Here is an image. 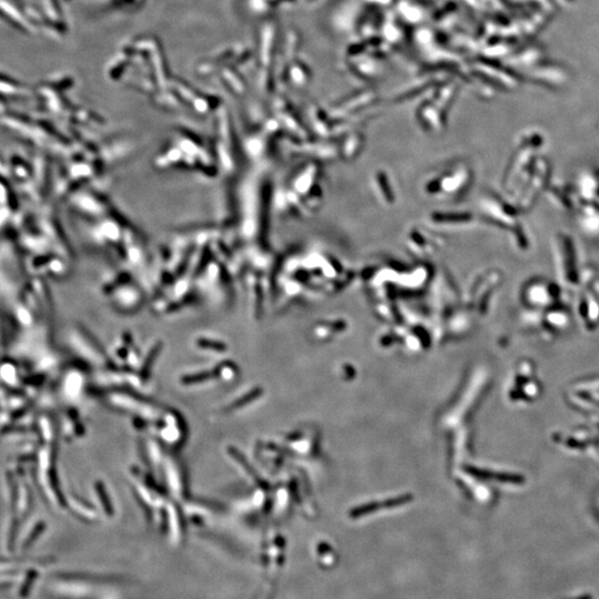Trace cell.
<instances>
[{
	"label": "cell",
	"instance_id": "8",
	"mask_svg": "<svg viewBox=\"0 0 599 599\" xmlns=\"http://www.w3.org/2000/svg\"><path fill=\"white\" fill-rule=\"evenodd\" d=\"M213 378H215L213 372H201V373L184 375L183 378H181V384H183V385H196V384H201V383H206L210 380H212Z\"/></svg>",
	"mask_w": 599,
	"mask_h": 599
},
{
	"label": "cell",
	"instance_id": "3",
	"mask_svg": "<svg viewBox=\"0 0 599 599\" xmlns=\"http://www.w3.org/2000/svg\"><path fill=\"white\" fill-rule=\"evenodd\" d=\"M158 436L168 444V445H177L181 443L184 436V425L183 419L176 411H163L162 416L160 417L157 423Z\"/></svg>",
	"mask_w": 599,
	"mask_h": 599
},
{
	"label": "cell",
	"instance_id": "10",
	"mask_svg": "<svg viewBox=\"0 0 599 599\" xmlns=\"http://www.w3.org/2000/svg\"><path fill=\"white\" fill-rule=\"evenodd\" d=\"M197 347L200 349L203 350H209V351H214V352H224L226 350L225 345L221 344L220 342H214V341H208V339H199L197 341Z\"/></svg>",
	"mask_w": 599,
	"mask_h": 599
},
{
	"label": "cell",
	"instance_id": "2",
	"mask_svg": "<svg viewBox=\"0 0 599 599\" xmlns=\"http://www.w3.org/2000/svg\"><path fill=\"white\" fill-rule=\"evenodd\" d=\"M166 489L177 499H185L188 496V486L185 481L182 466L171 456H164L161 463Z\"/></svg>",
	"mask_w": 599,
	"mask_h": 599
},
{
	"label": "cell",
	"instance_id": "6",
	"mask_svg": "<svg viewBox=\"0 0 599 599\" xmlns=\"http://www.w3.org/2000/svg\"><path fill=\"white\" fill-rule=\"evenodd\" d=\"M160 349H161V348H160V345H154V347L150 350L149 354L147 355L145 361L142 362V365H141V367L139 369V375H140V378L142 380H144V382H145L146 379H148V376H149V374H150V370H151V368L153 366L154 361L157 360L158 354H159V352H160Z\"/></svg>",
	"mask_w": 599,
	"mask_h": 599
},
{
	"label": "cell",
	"instance_id": "9",
	"mask_svg": "<svg viewBox=\"0 0 599 599\" xmlns=\"http://www.w3.org/2000/svg\"><path fill=\"white\" fill-rule=\"evenodd\" d=\"M95 491H96V495L98 496L99 502H100L101 505L103 506V510L106 511L107 514L112 512V503H110L109 494L107 492V489H106V486H104V484L100 483V481H97L96 486H95Z\"/></svg>",
	"mask_w": 599,
	"mask_h": 599
},
{
	"label": "cell",
	"instance_id": "4",
	"mask_svg": "<svg viewBox=\"0 0 599 599\" xmlns=\"http://www.w3.org/2000/svg\"><path fill=\"white\" fill-rule=\"evenodd\" d=\"M226 453L230 460L239 467L240 471L246 475V477L251 478V480H256L258 476L254 474V472L252 471V467L249 465L248 461L244 459V456L241 454L237 448L229 446L226 449Z\"/></svg>",
	"mask_w": 599,
	"mask_h": 599
},
{
	"label": "cell",
	"instance_id": "1",
	"mask_svg": "<svg viewBox=\"0 0 599 599\" xmlns=\"http://www.w3.org/2000/svg\"><path fill=\"white\" fill-rule=\"evenodd\" d=\"M107 398L111 405L118 407L119 410L130 412L138 418L150 423H157L163 414V411L157 405L131 393L110 392Z\"/></svg>",
	"mask_w": 599,
	"mask_h": 599
},
{
	"label": "cell",
	"instance_id": "7",
	"mask_svg": "<svg viewBox=\"0 0 599 599\" xmlns=\"http://www.w3.org/2000/svg\"><path fill=\"white\" fill-rule=\"evenodd\" d=\"M260 394V392L256 391V390H252V392L246 393L245 395H241V396L237 400V401H233L232 403H230L227 406L224 407V411L225 412H233L236 410L241 409V407H243L245 405H248L249 403H251L252 401H254L255 397H258V395Z\"/></svg>",
	"mask_w": 599,
	"mask_h": 599
},
{
	"label": "cell",
	"instance_id": "5",
	"mask_svg": "<svg viewBox=\"0 0 599 599\" xmlns=\"http://www.w3.org/2000/svg\"><path fill=\"white\" fill-rule=\"evenodd\" d=\"M213 373L215 378L223 381H231L237 376L238 368L232 362H222L215 367Z\"/></svg>",
	"mask_w": 599,
	"mask_h": 599
}]
</instances>
